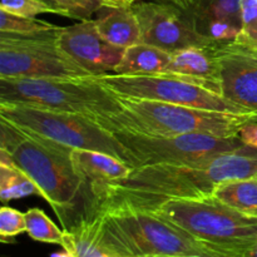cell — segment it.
I'll list each match as a JSON object with an SVG mask.
<instances>
[{
  "instance_id": "cell-1",
  "label": "cell",
  "mask_w": 257,
  "mask_h": 257,
  "mask_svg": "<svg viewBox=\"0 0 257 257\" xmlns=\"http://www.w3.org/2000/svg\"><path fill=\"white\" fill-rule=\"evenodd\" d=\"M257 176V148L245 147L195 165L138 167L125 180L85 191L84 215L107 208L152 210L171 200L212 197L220 183Z\"/></svg>"
},
{
  "instance_id": "cell-2",
  "label": "cell",
  "mask_w": 257,
  "mask_h": 257,
  "mask_svg": "<svg viewBox=\"0 0 257 257\" xmlns=\"http://www.w3.org/2000/svg\"><path fill=\"white\" fill-rule=\"evenodd\" d=\"M79 220L98 247L112 257L240 255L198 240L146 210L107 208Z\"/></svg>"
},
{
  "instance_id": "cell-3",
  "label": "cell",
  "mask_w": 257,
  "mask_h": 257,
  "mask_svg": "<svg viewBox=\"0 0 257 257\" xmlns=\"http://www.w3.org/2000/svg\"><path fill=\"white\" fill-rule=\"evenodd\" d=\"M118 99L120 103L119 112L95 118L97 122L108 130H125L148 136L237 137L245 123L257 118L255 114L217 112L140 98L118 97Z\"/></svg>"
},
{
  "instance_id": "cell-4",
  "label": "cell",
  "mask_w": 257,
  "mask_h": 257,
  "mask_svg": "<svg viewBox=\"0 0 257 257\" xmlns=\"http://www.w3.org/2000/svg\"><path fill=\"white\" fill-rule=\"evenodd\" d=\"M0 150L9 153L14 165L37 185L64 228L72 225L73 212L85 185L75 171L70 153L49 147L0 119Z\"/></svg>"
},
{
  "instance_id": "cell-5",
  "label": "cell",
  "mask_w": 257,
  "mask_h": 257,
  "mask_svg": "<svg viewBox=\"0 0 257 257\" xmlns=\"http://www.w3.org/2000/svg\"><path fill=\"white\" fill-rule=\"evenodd\" d=\"M0 119L7 120L29 137L63 152L98 151L131 166V158L124 146L112 131L103 127L95 118L32 105L0 103Z\"/></svg>"
},
{
  "instance_id": "cell-6",
  "label": "cell",
  "mask_w": 257,
  "mask_h": 257,
  "mask_svg": "<svg viewBox=\"0 0 257 257\" xmlns=\"http://www.w3.org/2000/svg\"><path fill=\"white\" fill-rule=\"evenodd\" d=\"M0 103L75 113L92 118L120 110L118 95L89 78H0Z\"/></svg>"
},
{
  "instance_id": "cell-7",
  "label": "cell",
  "mask_w": 257,
  "mask_h": 257,
  "mask_svg": "<svg viewBox=\"0 0 257 257\" xmlns=\"http://www.w3.org/2000/svg\"><path fill=\"white\" fill-rule=\"evenodd\" d=\"M205 242L242 255L257 243V218L247 217L213 197L171 200L148 210Z\"/></svg>"
},
{
  "instance_id": "cell-8",
  "label": "cell",
  "mask_w": 257,
  "mask_h": 257,
  "mask_svg": "<svg viewBox=\"0 0 257 257\" xmlns=\"http://www.w3.org/2000/svg\"><path fill=\"white\" fill-rule=\"evenodd\" d=\"M109 131L124 146L133 170L146 166L195 165L246 147L238 137L223 138L208 135L162 137L125 130Z\"/></svg>"
},
{
  "instance_id": "cell-9",
  "label": "cell",
  "mask_w": 257,
  "mask_h": 257,
  "mask_svg": "<svg viewBox=\"0 0 257 257\" xmlns=\"http://www.w3.org/2000/svg\"><path fill=\"white\" fill-rule=\"evenodd\" d=\"M60 29L38 35L0 33V78L94 77L60 49Z\"/></svg>"
},
{
  "instance_id": "cell-10",
  "label": "cell",
  "mask_w": 257,
  "mask_h": 257,
  "mask_svg": "<svg viewBox=\"0 0 257 257\" xmlns=\"http://www.w3.org/2000/svg\"><path fill=\"white\" fill-rule=\"evenodd\" d=\"M95 79L118 97L140 98L217 112L248 114L222 95L171 74L98 75Z\"/></svg>"
},
{
  "instance_id": "cell-11",
  "label": "cell",
  "mask_w": 257,
  "mask_h": 257,
  "mask_svg": "<svg viewBox=\"0 0 257 257\" xmlns=\"http://www.w3.org/2000/svg\"><path fill=\"white\" fill-rule=\"evenodd\" d=\"M132 9L141 28V43L168 53L193 47H215L195 29L182 8L171 3H133Z\"/></svg>"
},
{
  "instance_id": "cell-12",
  "label": "cell",
  "mask_w": 257,
  "mask_h": 257,
  "mask_svg": "<svg viewBox=\"0 0 257 257\" xmlns=\"http://www.w3.org/2000/svg\"><path fill=\"white\" fill-rule=\"evenodd\" d=\"M57 42L68 57L94 77L113 74L125 52L124 48L107 42L93 19L62 27Z\"/></svg>"
},
{
  "instance_id": "cell-13",
  "label": "cell",
  "mask_w": 257,
  "mask_h": 257,
  "mask_svg": "<svg viewBox=\"0 0 257 257\" xmlns=\"http://www.w3.org/2000/svg\"><path fill=\"white\" fill-rule=\"evenodd\" d=\"M221 95L248 114L257 115V50L231 43L215 47Z\"/></svg>"
},
{
  "instance_id": "cell-14",
  "label": "cell",
  "mask_w": 257,
  "mask_h": 257,
  "mask_svg": "<svg viewBox=\"0 0 257 257\" xmlns=\"http://www.w3.org/2000/svg\"><path fill=\"white\" fill-rule=\"evenodd\" d=\"M242 0H192L186 9L200 35L215 47L235 43L242 28Z\"/></svg>"
},
{
  "instance_id": "cell-15",
  "label": "cell",
  "mask_w": 257,
  "mask_h": 257,
  "mask_svg": "<svg viewBox=\"0 0 257 257\" xmlns=\"http://www.w3.org/2000/svg\"><path fill=\"white\" fill-rule=\"evenodd\" d=\"M171 54V62L163 74L183 78L221 95L220 68L215 47L186 48Z\"/></svg>"
},
{
  "instance_id": "cell-16",
  "label": "cell",
  "mask_w": 257,
  "mask_h": 257,
  "mask_svg": "<svg viewBox=\"0 0 257 257\" xmlns=\"http://www.w3.org/2000/svg\"><path fill=\"white\" fill-rule=\"evenodd\" d=\"M70 158L75 171L84 182L85 191L125 180L133 171L123 161L98 151L74 150L70 153Z\"/></svg>"
},
{
  "instance_id": "cell-17",
  "label": "cell",
  "mask_w": 257,
  "mask_h": 257,
  "mask_svg": "<svg viewBox=\"0 0 257 257\" xmlns=\"http://www.w3.org/2000/svg\"><path fill=\"white\" fill-rule=\"evenodd\" d=\"M95 27L107 42L120 48L141 43V28L132 4L105 5L95 14Z\"/></svg>"
},
{
  "instance_id": "cell-18",
  "label": "cell",
  "mask_w": 257,
  "mask_h": 257,
  "mask_svg": "<svg viewBox=\"0 0 257 257\" xmlns=\"http://www.w3.org/2000/svg\"><path fill=\"white\" fill-rule=\"evenodd\" d=\"M172 54L153 45L136 44L125 49L119 65L113 74L152 75L163 74L171 62Z\"/></svg>"
},
{
  "instance_id": "cell-19",
  "label": "cell",
  "mask_w": 257,
  "mask_h": 257,
  "mask_svg": "<svg viewBox=\"0 0 257 257\" xmlns=\"http://www.w3.org/2000/svg\"><path fill=\"white\" fill-rule=\"evenodd\" d=\"M212 197L247 217L257 218V176L220 183Z\"/></svg>"
},
{
  "instance_id": "cell-20",
  "label": "cell",
  "mask_w": 257,
  "mask_h": 257,
  "mask_svg": "<svg viewBox=\"0 0 257 257\" xmlns=\"http://www.w3.org/2000/svg\"><path fill=\"white\" fill-rule=\"evenodd\" d=\"M39 196L42 193L37 185L17 166L0 165V200L3 203L13 200Z\"/></svg>"
},
{
  "instance_id": "cell-21",
  "label": "cell",
  "mask_w": 257,
  "mask_h": 257,
  "mask_svg": "<svg viewBox=\"0 0 257 257\" xmlns=\"http://www.w3.org/2000/svg\"><path fill=\"white\" fill-rule=\"evenodd\" d=\"M64 248L67 257H112L103 252L90 236L87 226L82 220H78L64 228Z\"/></svg>"
},
{
  "instance_id": "cell-22",
  "label": "cell",
  "mask_w": 257,
  "mask_h": 257,
  "mask_svg": "<svg viewBox=\"0 0 257 257\" xmlns=\"http://www.w3.org/2000/svg\"><path fill=\"white\" fill-rule=\"evenodd\" d=\"M27 233L30 238L39 242L63 246L64 231H60L54 222L39 208H30L25 212Z\"/></svg>"
},
{
  "instance_id": "cell-23",
  "label": "cell",
  "mask_w": 257,
  "mask_h": 257,
  "mask_svg": "<svg viewBox=\"0 0 257 257\" xmlns=\"http://www.w3.org/2000/svg\"><path fill=\"white\" fill-rule=\"evenodd\" d=\"M60 27L37 19V18L19 17L0 9V33L15 35H38L54 32Z\"/></svg>"
},
{
  "instance_id": "cell-24",
  "label": "cell",
  "mask_w": 257,
  "mask_h": 257,
  "mask_svg": "<svg viewBox=\"0 0 257 257\" xmlns=\"http://www.w3.org/2000/svg\"><path fill=\"white\" fill-rule=\"evenodd\" d=\"M242 28L236 44L257 50V0H242Z\"/></svg>"
},
{
  "instance_id": "cell-25",
  "label": "cell",
  "mask_w": 257,
  "mask_h": 257,
  "mask_svg": "<svg viewBox=\"0 0 257 257\" xmlns=\"http://www.w3.org/2000/svg\"><path fill=\"white\" fill-rule=\"evenodd\" d=\"M27 232V221H25V213L15 210L13 207L0 208V236L2 240L12 238L18 236L19 233Z\"/></svg>"
},
{
  "instance_id": "cell-26",
  "label": "cell",
  "mask_w": 257,
  "mask_h": 257,
  "mask_svg": "<svg viewBox=\"0 0 257 257\" xmlns=\"http://www.w3.org/2000/svg\"><path fill=\"white\" fill-rule=\"evenodd\" d=\"M70 19L89 20L103 7L108 5L104 0H57Z\"/></svg>"
},
{
  "instance_id": "cell-27",
  "label": "cell",
  "mask_w": 257,
  "mask_h": 257,
  "mask_svg": "<svg viewBox=\"0 0 257 257\" xmlns=\"http://www.w3.org/2000/svg\"><path fill=\"white\" fill-rule=\"evenodd\" d=\"M0 9L10 14L27 18H35L37 15L45 13L54 14L52 8L38 0H0Z\"/></svg>"
},
{
  "instance_id": "cell-28",
  "label": "cell",
  "mask_w": 257,
  "mask_h": 257,
  "mask_svg": "<svg viewBox=\"0 0 257 257\" xmlns=\"http://www.w3.org/2000/svg\"><path fill=\"white\" fill-rule=\"evenodd\" d=\"M237 137L246 147L257 148V118L245 123L241 127Z\"/></svg>"
},
{
  "instance_id": "cell-29",
  "label": "cell",
  "mask_w": 257,
  "mask_h": 257,
  "mask_svg": "<svg viewBox=\"0 0 257 257\" xmlns=\"http://www.w3.org/2000/svg\"><path fill=\"white\" fill-rule=\"evenodd\" d=\"M38 2H42L44 3L45 5H48L49 8H52L53 12H54V14H58V15H62V17H67V13H65V10L63 9L62 7H60L59 4H58L57 0H38Z\"/></svg>"
},
{
  "instance_id": "cell-30",
  "label": "cell",
  "mask_w": 257,
  "mask_h": 257,
  "mask_svg": "<svg viewBox=\"0 0 257 257\" xmlns=\"http://www.w3.org/2000/svg\"><path fill=\"white\" fill-rule=\"evenodd\" d=\"M162 2L171 3V4H175V5H177V7L182 8V9L186 10L188 7H190V4L192 0H162Z\"/></svg>"
},
{
  "instance_id": "cell-31",
  "label": "cell",
  "mask_w": 257,
  "mask_h": 257,
  "mask_svg": "<svg viewBox=\"0 0 257 257\" xmlns=\"http://www.w3.org/2000/svg\"><path fill=\"white\" fill-rule=\"evenodd\" d=\"M242 257H257V243L251 246L248 250H246L245 252L242 253Z\"/></svg>"
},
{
  "instance_id": "cell-32",
  "label": "cell",
  "mask_w": 257,
  "mask_h": 257,
  "mask_svg": "<svg viewBox=\"0 0 257 257\" xmlns=\"http://www.w3.org/2000/svg\"><path fill=\"white\" fill-rule=\"evenodd\" d=\"M170 257H242V255H223V256H205V255H183V256H170Z\"/></svg>"
},
{
  "instance_id": "cell-33",
  "label": "cell",
  "mask_w": 257,
  "mask_h": 257,
  "mask_svg": "<svg viewBox=\"0 0 257 257\" xmlns=\"http://www.w3.org/2000/svg\"><path fill=\"white\" fill-rule=\"evenodd\" d=\"M105 3H107L108 5H120L123 4V3H120L119 0H104Z\"/></svg>"
},
{
  "instance_id": "cell-34",
  "label": "cell",
  "mask_w": 257,
  "mask_h": 257,
  "mask_svg": "<svg viewBox=\"0 0 257 257\" xmlns=\"http://www.w3.org/2000/svg\"><path fill=\"white\" fill-rule=\"evenodd\" d=\"M120 3H123V4H133L135 2H137V0H119Z\"/></svg>"
}]
</instances>
